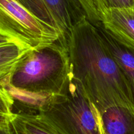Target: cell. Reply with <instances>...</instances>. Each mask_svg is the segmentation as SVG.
I'll list each match as a JSON object with an SVG mask.
<instances>
[{
    "instance_id": "15",
    "label": "cell",
    "mask_w": 134,
    "mask_h": 134,
    "mask_svg": "<svg viewBox=\"0 0 134 134\" xmlns=\"http://www.w3.org/2000/svg\"><path fill=\"white\" fill-rule=\"evenodd\" d=\"M10 43H18V44L24 45L28 46L27 45L23 43L22 42L18 40L16 38L11 36V35H9L8 34L0 32V46L10 44Z\"/></svg>"
},
{
    "instance_id": "3",
    "label": "cell",
    "mask_w": 134,
    "mask_h": 134,
    "mask_svg": "<svg viewBox=\"0 0 134 134\" xmlns=\"http://www.w3.org/2000/svg\"><path fill=\"white\" fill-rule=\"evenodd\" d=\"M38 114L60 134H103L101 112L71 73Z\"/></svg>"
},
{
    "instance_id": "12",
    "label": "cell",
    "mask_w": 134,
    "mask_h": 134,
    "mask_svg": "<svg viewBox=\"0 0 134 134\" xmlns=\"http://www.w3.org/2000/svg\"><path fill=\"white\" fill-rule=\"evenodd\" d=\"M80 20L86 18L93 24L102 22V19L93 0H69Z\"/></svg>"
},
{
    "instance_id": "8",
    "label": "cell",
    "mask_w": 134,
    "mask_h": 134,
    "mask_svg": "<svg viewBox=\"0 0 134 134\" xmlns=\"http://www.w3.org/2000/svg\"><path fill=\"white\" fill-rule=\"evenodd\" d=\"M9 126L13 134H60L40 114L14 112Z\"/></svg>"
},
{
    "instance_id": "16",
    "label": "cell",
    "mask_w": 134,
    "mask_h": 134,
    "mask_svg": "<svg viewBox=\"0 0 134 134\" xmlns=\"http://www.w3.org/2000/svg\"><path fill=\"white\" fill-rule=\"evenodd\" d=\"M0 134H13V131L9 126V124L6 127L0 129Z\"/></svg>"
},
{
    "instance_id": "9",
    "label": "cell",
    "mask_w": 134,
    "mask_h": 134,
    "mask_svg": "<svg viewBox=\"0 0 134 134\" xmlns=\"http://www.w3.org/2000/svg\"><path fill=\"white\" fill-rule=\"evenodd\" d=\"M56 20L61 32L64 42L67 39L72 28L81 21L69 0H42Z\"/></svg>"
},
{
    "instance_id": "2",
    "label": "cell",
    "mask_w": 134,
    "mask_h": 134,
    "mask_svg": "<svg viewBox=\"0 0 134 134\" xmlns=\"http://www.w3.org/2000/svg\"><path fill=\"white\" fill-rule=\"evenodd\" d=\"M71 73L68 46L61 39L29 50L1 81L14 100L29 114H38L51 96L61 91Z\"/></svg>"
},
{
    "instance_id": "11",
    "label": "cell",
    "mask_w": 134,
    "mask_h": 134,
    "mask_svg": "<svg viewBox=\"0 0 134 134\" xmlns=\"http://www.w3.org/2000/svg\"><path fill=\"white\" fill-rule=\"evenodd\" d=\"M24 7L31 12L36 18L43 23L51 26L58 32L62 36L58 26L51 13L45 6L42 0H17Z\"/></svg>"
},
{
    "instance_id": "10",
    "label": "cell",
    "mask_w": 134,
    "mask_h": 134,
    "mask_svg": "<svg viewBox=\"0 0 134 134\" xmlns=\"http://www.w3.org/2000/svg\"><path fill=\"white\" fill-rule=\"evenodd\" d=\"M31 49L18 43L0 46V83L10 74L20 59Z\"/></svg>"
},
{
    "instance_id": "6",
    "label": "cell",
    "mask_w": 134,
    "mask_h": 134,
    "mask_svg": "<svg viewBox=\"0 0 134 134\" xmlns=\"http://www.w3.org/2000/svg\"><path fill=\"white\" fill-rule=\"evenodd\" d=\"M95 26L98 28L103 42L116 61L129 86L134 106V49L122 44L115 39L103 27L101 22Z\"/></svg>"
},
{
    "instance_id": "1",
    "label": "cell",
    "mask_w": 134,
    "mask_h": 134,
    "mask_svg": "<svg viewBox=\"0 0 134 134\" xmlns=\"http://www.w3.org/2000/svg\"><path fill=\"white\" fill-rule=\"evenodd\" d=\"M67 46L71 73L101 113L115 105L134 108L129 86L95 25L86 18L77 22Z\"/></svg>"
},
{
    "instance_id": "14",
    "label": "cell",
    "mask_w": 134,
    "mask_h": 134,
    "mask_svg": "<svg viewBox=\"0 0 134 134\" xmlns=\"http://www.w3.org/2000/svg\"><path fill=\"white\" fill-rule=\"evenodd\" d=\"M102 19V14L108 9L134 7V0H93Z\"/></svg>"
},
{
    "instance_id": "4",
    "label": "cell",
    "mask_w": 134,
    "mask_h": 134,
    "mask_svg": "<svg viewBox=\"0 0 134 134\" xmlns=\"http://www.w3.org/2000/svg\"><path fill=\"white\" fill-rule=\"evenodd\" d=\"M0 32L32 48L62 39L58 32L36 18L17 0H0Z\"/></svg>"
},
{
    "instance_id": "5",
    "label": "cell",
    "mask_w": 134,
    "mask_h": 134,
    "mask_svg": "<svg viewBox=\"0 0 134 134\" xmlns=\"http://www.w3.org/2000/svg\"><path fill=\"white\" fill-rule=\"evenodd\" d=\"M101 23L119 42L134 49V7L106 9Z\"/></svg>"
},
{
    "instance_id": "7",
    "label": "cell",
    "mask_w": 134,
    "mask_h": 134,
    "mask_svg": "<svg viewBox=\"0 0 134 134\" xmlns=\"http://www.w3.org/2000/svg\"><path fill=\"white\" fill-rule=\"evenodd\" d=\"M101 116L103 134H134V108L115 105Z\"/></svg>"
},
{
    "instance_id": "13",
    "label": "cell",
    "mask_w": 134,
    "mask_h": 134,
    "mask_svg": "<svg viewBox=\"0 0 134 134\" xmlns=\"http://www.w3.org/2000/svg\"><path fill=\"white\" fill-rule=\"evenodd\" d=\"M14 100L6 88L0 83V129L9 124L13 117Z\"/></svg>"
}]
</instances>
